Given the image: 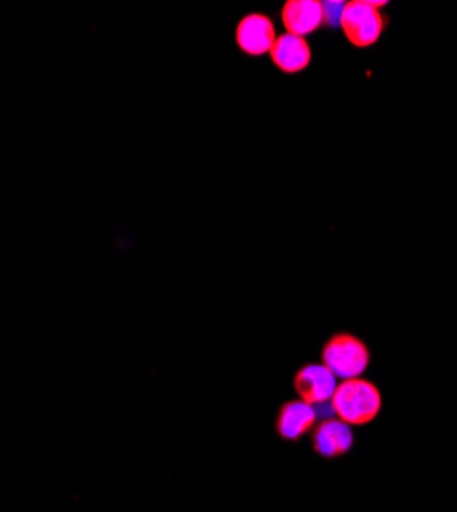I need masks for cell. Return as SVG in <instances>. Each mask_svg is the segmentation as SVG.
<instances>
[{
    "instance_id": "6da1fadb",
    "label": "cell",
    "mask_w": 457,
    "mask_h": 512,
    "mask_svg": "<svg viewBox=\"0 0 457 512\" xmlns=\"http://www.w3.org/2000/svg\"><path fill=\"white\" fill-rule=\"evenodd\" d=\"M332 414L349 426H363L378 418L382 410V392L376 383L355 377L339 383V388L330 400Z\"/></svg>"
},
{
    "instance_id": "7a4b0ae2",
    "label": "cell",
    "mask_w": 457,
    "mask_h": 512,
    "mask_svg": "<svg viewBox=\"0 0 457 512\" xmlns=\"http://www.w3.org/2000/svg\"><path fill=\"white\" fill-rule=\"evenodd\" d=\"M369 361V347L351 332L332 334L322 347V365L343 381L361 377L369 367Z\"/></svg>"
},
{
    "instance_id": "3957f363",
    "label": "cell",
    "mask_w": 457,
    "mask_h": 512,
    "mask_svg": "<svg viewBox=\"0 0 457 512\" xmlns=\"http://www.w3.org/2000/svg\"><path fill=\"white\" fill-rule=\"evenodd\" d=\"M386 3H373V0H353L345 5L341 29L349 44L355 48H371L378 44L388 19L380 13V7Z\"/></svg>"
},
{
    "instance_id": "277c9868",
    "label": "cell",
    "mask_w": 457,
    "mask_h": 512,
    "mask_svg": "<svg viewBox=\"0 0 457 512\" xmlns=\"http://www.w3.org/2000/svg\"><path fill=\"white\" fill-rule=\"evenodd\" d=\"M277 41L275 23L271 17L263 13H251L242 17V21L236 27V46L246 56H265L271 54Z\"/></svg>"
},
{
    "instance_id": "5b68a950",
    "label": "cell",
    "mask_w": 457,
    "mask_h": 512,
    "mask_svg": "<svg viewBox=\"0 0 457 512\" xmlns=\"http://www.w3.org/2000/svg\"><path fill=\"white\" fill-rule=\"evenodd\" d=\"M294 388L306 404L316 408V406L330 404L332 396H335L339 388V383H337V375L332 373L326 365L310 363L296 373Z\"/></svg>"
},
{
    "instance_id": "8992f818",
    "label": "cell",
    "mask_w": 457,
    "mask_h": 512,
    "mask_svg": "<svg viewBox=\"0 0 457 512\" xmlns=\"http://www.w3.org/2000/svg\"><path fill=\"white\" fill-rule=\"evenodd\" d=\"M355 437L351 426L339 418H324L312 435L314 451L324 459H337L353 449Z\"/></svg>"
},
{
    "instance_id": "52a82bcc",
    "label": "cell",
    "mask_w": 457,
    "mask_h": 512,
    "mask_svg": "<svg viewBox=\"0 0 457 512\" xmlns=\"http://www.w3.org/2000/svg\"><path fill=\"white\" fill-rule=\"evenodd\" d=\"M318 420V410L304 400L285 402L275 418V431L283 441H300L306 433L314 429Z\"/></svg>"
},
{
    "instance_id": "ba28073f",
    "label": "cell",
    "mask_w": 457,
    "mask_h": 512,
    "mask_svg": "<svg viewBox=\"0 0 457 512\" xmlns=\"http://www.w3.org/2000/svg\"><path fill=\"white\" fill-rule=\"evenodd\" d=\"M287 33L306 37L324 25V3L320 0H287L281 11Z\"/></svg>"
},
{
    "instance_id": "9c48e42d",
    "label": "cell",
    "mask_w": 457,
    "mask_h": 512,
    "mask_svg": "<svg viewBox=\"0 0 457 512\" xmlns=\"http://www.w3.org/2000/svg\"><path fill=\"white\" fill-rule=\"evenodd\" d=\"M271 60L283 74H298L310 66L312 48L306 37L283 33L275 41V46L271 50Z\"/></svg>"
},
{
    "instance_id": "30bf717a",
    "label": "cell",
    "mask_w": 457,
    "mask_h": 512,
    "mask_svg": "<svg viewBox=\"0 0 457 512\" xmlns=\"http://www.w3.org/2000/svg\"><path fill=\"white\" fill-rule=\"evenodd\" d=\"M347 3H324V23L330 27H339Z\"/></svg>"
}]
</instances>
